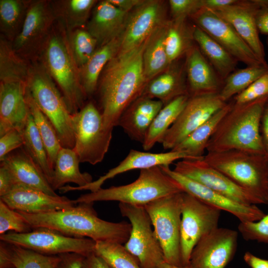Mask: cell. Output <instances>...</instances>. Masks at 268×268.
<instances>
[{"label": "cell", "instance_id": "obj_1", "mask_svg": "<svg viewBox=\"0 0 268 268\" xmlns=\"http://www.w3.org/2000/svg\"><path fill=\"white\" fill-rule=\"evenodd\" d=\"M149 38L129 51L118 52L102 72L96 92L98 109L107 129L113 130L118 126L122 114L141 95L148 83L144 72L143 55Z\"/></svg>", "mask_w": 268, "mask_h": 268}, {"label": "cell", "instance_id": "obj_2", "mask_svg": "<svg viewBox=\"0 0 268 268\" xmlns=\"http://www.w3.org/2000/svg\"><path fill=\"white\" fill-rule=\"evenodd\" d=\"M92 202L78 203L71 208L41 213L17 211L33 228H47L63 235L97 241L125 244L132 230L130 223L112 222L98 217Z\"/></svg>", "mask_w": 268, "mask_h": 268}, {"label": "cell", "instance_id": "obj_3", "mask_svg": "<svg viewBox=\"0 0 268 268\" xmlns=\"http://www.w3.org/2000/svg\"><path fill=\"white\" fill-rule=\"evenodd\" d=\"M268 97L244 104H233L210 137L207 152L238 150L266 154L261 132Z\"/></svg>", "mask_w": 268, "mask_h": 268}, {"label": "cell", "instance_id": "obj_4", "mask_svg": "<svg viewBox=\"0 0 268 268\" xmlns=\"http://www.w3.org/2000/svg\"><path fill=\"white\" fill-rule=\"evenodd\" d=\"M40 61L57 85L71 115L85 105L87 98L81 85L79 69L72 56L68 34L59 23L54 26L39 57Z\"/></svg>", "mask_w": 268, "mask_h": 268}, {"label": "cell", "instance_id": "obj_5", "mask_svg": "<svg viewBox=\"0 0 268 268\" xmlns=\"http://www.w3.org/2000/svg\"><path fill=\"white\" fill-rule=\"evenodd\" d=\"M183 192L179 184L165 173L160 166H155L140 170L137 179L130 184L101 188L96 192L80 195L74 202L76 204L117 201L144 206L161 198Z\"/></svg>", "mask_w": 268, "mask_h": 268}, {"label": "cell", "instance_id": "obj_6", "mask_svg": "<svg viewBox=\"0 0 268 268\" xmlns=\"http://www.w3.org/2000/svg\"><path fill=\"white\" fill-rule=\"evenodd\" d=\"M204 160L254 197L268 204V159L266 154L238 150L207 152Z\"/></svg>", "mask_w": 268, "mask_h": 268}, {"label": "cell", "instance_id": "obj_7", "mask_svg": "<svg viewBox=\"0 0 268 268\" xmlns=\"http://www.w3.org/2000/svg\"><path fill=\"white\" fill-rule=\"evenodd\" d=\"M27 88L37 106L54 126L62 147L73 149L72 115L56 83L39 61L31 65Z\"/></svg>", "mask_w": 268, "mask_h": 268}, {"label": "cell", "instance_id": "obj_8", "mask_svg": "<svg viewBox=\"0 0 268 268\" xmlns=\"http://www.w3.org/2000/svg\"><path fill=\"white\" fill-rule=\"evenodd\" d=\"M75 143L73 148L80 163L101 162L112 137V130L105 127L101 113L92 101L72 115Z\"/></svg>", "mask_w": 268, "mask_h": 268}, {"label": "cell", "instance_id": "obj_9", "mask_svg": "<svg viewBox=\"0 0 268 268\" xmlns=\"http://www.w3.org/2000/svg\"><path fill=\"white\" fill-rule=\"evenodd\" d=\"M182 193L161 198L144 206L162 248L165 262L177 266H183L180 247Z\"/></svg>", "mask_w": 268, "mask_h": 268}, {"label": "cell", "instance_id": "obj_10", "mask_svg": "<svg viewBox=\"0 0 268 268\" xmlns=\"http://www.w3.org/2000/svg\"><path fill=\"white\" fill-rule=\"evenodd\" d=\"M119 207L122 215L128 218L132 225L125 248L141 268H157L165 262L164 255L144 206L120 202Z\"/></svg>", "mask_w": 268, "mask_h": 268}, {"label": "cell", "instance_id": "obj_11", "mask_svg": "<svg viewBox=\"0 0 268 268\" xmlns=\"http://www.w3.org/2000/svg\"><path fill=\"white\" fill-rule=\"evenodd\" d=\"M221 211L182 193L180 247L183 266L189 265L191 253L198 242L218 227Z\"/></svg>", "mask_w": 268, "mask_h": 268}, {"label": "cell", "instance_id": "obj_12", "mask_svg": "<svg viewBox=\"0 0 268 268\" xmlns=\"http://www.w3.org/2000/svg\"><path fill=\"white\" fill-rule=\"evenodd\" d=\"M0 240L48 255L73 253L86 256L94 251L96 242L88 238L67 236L47 228H36L28 233L9 232Z\"/></svg>", "mask_w": 268, "mask_h": 268}, {"label": "cell", "instance_id": "obj_13", "mask_svg": "<svg viewBox=\"0 0 268 268\" xmlns=\"http://www.w3.org/2000/svg\"><path fill=\"white\" fill-rule=\"evenodd\" d=\"M56 20L50 2H30L22 29L12 42L14 51L32 62L39 58Z\"/></svg>", "mask_w": 268, "mask_h": 268}, {"label": "cell", "instance_id": "obj_14", "mask_svg": "<svg viewBox=\"0 0 268 268\" xmlns=\"http://www.w3.org/2000/svg\"><path fill=\"white\" fill-rule=\"evenodd\" d=\"M226 104L219 93L189 96L184 108L163 139L164 149H173Z\"/></svg>", "mask_w": 268, "mask_h": 268}, {"label": "cell", "instance_id": "obj_15", "mask_svg": "<svg viewBox=\"0 0 268 268\" xmlns=\"http://www.w3.org/2000/svg\"><path fill=\"white\" fill-rule=\"evenodd\" d=\"M196 25L221 45L237 61L247 67L263 63L233 27L214 10L202 7L192 16Z\"/></svg>", "mask_w": 268, "mask_h": 268}, {"label": "cell", "instance_id": "obj_16", "mask_svg": "<svg viewBox=\"0 0 268 268\" xmlns=\"http://www.w3.org/2000/svg\"><path fill=\"white\" fill-rule=\"evenodd\" d=\"M173 170L238 202L245 204H260L251 195L210 165L204 157L179 160Z\"/></svg>", "mask_w": 268, "mask_h": 268}, {"label": "cell", "instance_id": "obj_17", "mask_svg": "<svg viewBox=\"0 0 268 268\" xmlns=\"http://www.w3.org/2000/svg\"><path fill=\"white\" fill-rule=\"evenodd\" d=\"M238 236L236 230L217 227L198 242L189 265L192 268H225L236 253Z\"/></svg>", "mask_w": 268, "mask_h": 268}, {"label": "cell", "instance_id": "obj_18", "mask_svg": "<svg viewBox=\"0 0 268 268\" xmlns=\"http://www.w3.org/2000/svg\"><path fill=\"white\" fill-rule=\"evenodd\" d=\"M160 167L179 184L184 192L204 203L232 214L240 222L257 221L266 214L256 205L238 202L176 172L171 169L169 166H160Z\"/></svg>", "mask_w": 268, "mask_h": 268}, {"label": "cell", "instance_id": "obj_19", "mask_svg": "<svg viewBox=\"0 0 268 268\" xmlns=\"http://www.w3.org/2000/svg\"><path fill=\"white\" fill-rule=\"evenodd\" d=\"M165 7L161 1L144 0L129 16L121 35L119 52H126L140 45L165 24Z\"/></svg>", "mask_w": 268, "mask_h": 268}, {"label": "cell", "instance_id": "obj_20", "mask_svg": "<svg viewBox=\"0 0 268 268\" xmlns=\"http://www.w3.org/2000/svg\"><path fill=\"white\" fill-rule=\"evenodd\" d=\"M185 159H194L187 153L170 150L164 153H151L131 149L127 156L116 167L110 169L97 180L85 186H65L60 189L62 193L74 191H90L94 192L101 188L102 185L108 179L127 171L149 168L155 166H169L175 161Z\"/></svg>", "mask_w": 268, "mask_h": 268}, {"label": "cell", "instance_id": "obj_21", "mask_svg": "<svg viewBox=\"0 0 268 268\" xmlns=\"http://www.w3.org/2000/svg\"><path fill=\"white\" fill-rule=\"evenodd\" d=\"M259 8L255 0H239L234 4L214 11L233 27L263 63L267 64L256 21Z\"/></svg>", "mask_w": 268, "mask_h": 268}, {"label": "cell", "instance_id": "obj_22", "mask_svg": "<svg viewBox=\"0 0 268 268\" xmlns=\"http://www.w3.org/2000/svg\"><path fill=\"white\" fill-rule=\"evenodd\" d=\"M10 208L28 213H41L61 210L75 206L74 200L66 196H53L21 184L16 185L0 197Z\"/></svg>", "mask_w": 268, "mask_h": 268}, {"label": "cell", "instance_id": "obj_23", "mask_svg": "<svg viewBox=\"0 0 268 268\" xmlns=\"http://www.w3.org/2000/svg\"><path fill=\"white\" fill-rule=\"evenodd\" d=\"M27 83L0 82V136L12 130L23 132L29 115Z\"/></svg>", "mask_w": 268, "mask_h": 268}, {"label": "cell", "instance_id": "obj_24", "mask_svg": "<svg viewBox=\"0 0 268 268\" xmlns=\"http://www.w3.org/2000/svg\"><path fill=\"white\" fill-rule=\"evenodd\" d=\"M129 16L108 0L100 1L93 9L85 29L96 40L98 48L121 36Z\"/></svg>", "mask_w": 268, "mask_h": 268}, {"label": "cell", "instance_id": "obj_25", "mask_svg": "<svg viewBox=\"0 0 268 268\" xmlns=\"http://www.w3.org/2000/svg\"><path fill=\"white\" fill-rule=\"evenodd\" d=\"M163 106L160 100L140 96L123 112L118 126L131 139L142 144L152 121Z\"/></svg>", "mask_w": 268, "mask_h": 268}, {"label": "cell", "instance_id": "obj_26", "mask_svg": "<svg viewBox=\"0 0 268 268\" xmlns=\"http://www.w3.org/2000/svg\"><path fill=\"white\" fill-rule=\"evenodd\" d=\"M0 164L8 169L16 184L36 189L50 195H58L23 146L7 154L0 160Z\"/></svg>", "mask_w": 268, "mask_h": 268}, {"label": "cell", "instance_id": "obj_27", "mask_svg": "<svg viewBox=\"0 0 268 268\" xmlns=\"http://www.w3.org/2000/svg\"><path fill=\"white\" fill-rule=\"evenodd\" d=\"M186 67L189 96L219 92L221 79L198 47L187 52Z\"/></svg>", "mask_w": 268, "mask_h": 268}, {"label": "cell", "instance_id": "obj_28", "mask_svg": "<svg viewBox=\"0 0 268 268\" xmlns=\"http://www.w3.org/2000/svg\"><path fill=\"white\" fill-rule=\"evenodd\" d=\"M60 255L48 256L2 241L0 242V268H55Z\"/></svg>", "mask_w": 268, "mask_h": 268}, {"label": "cell", "instance_id": "obj_29", "mask_svg": "<svg viewBox=\"0 0 268 268\" xmlns=\"http://www.w3.org/2000/svg\"><path fill=\"white\" fill-rule=\"evenodd\" d=\"M121 37L98 48L86 64L79 69L81 85L87 98L96 92L103 70L119 52Z\"/></svg>", "mask_w": 268, "mask_h": 268}, {"label": "cell", "instance_id": "obj_30", "mask_svg": "<svg viewBox=\"0 0 268 268\" xmlns=\"http://www.w3.org/2000/svg\"><path fill=\"white\" fill-rule=\"evenodd\" d=\"M193 40L220 79L234 71L237 61L221 45L197 25L192 28Z\"/></svg>", "mask_w": 268, "mask_h": 268}, {"label": "cell", "instance_id": "obj_31", "mask_svg": "<svg viewBox=\"0 0 268 268\" xmlns=\"http://www.w3.org/2000/svg\"><path fill=\"white\" fill-rule=\"evenodd\" d=\"M79 163L78 157L73 149L62 147L56 158L51 184L54 191L59 190L68 183L81 187L92 182V177L89 173L80 172Z\"/></svg>", "mask_w": 268, "mask_h": 268}, {"label": "cell", "instance_id": "obj_32", "mask_svg": "<svg viewBox=\"0 0 268 268\" xmlns=\"http://www.w3.org/2000/svg\"><path fill=\"white\" fill-rule=\"evenodd\" d=\"M183 95H189L188 87L180 70L173 68L149 81L140 96L157 98L164 105Z\"/></svg>", "mask_w": 268, "mask_h": 268}, {"label": "cell", "instance_id": "obj_33", "mask_svg": "<svg viewBox=\"0 0 268 268\" xmlns=\"http://www.w3.org/2000/svg\"><path fill=\"white\" fill-rule=\"evenodd\" d=\"M232 106L227 103L171 150L184 152L194 159L203 158L210 137Z\"/></svg>", "mask_w": 268, "mask_h": 268}, {"label": "cell", "instance_id": "obj_34", "mask_svg": "<svg viewBox=\"0 0 268 268\" xmlns=\"http://www.w3.org/2000/svg\"><path fill=\"white\" fill-rule=\"evenodd\" d=\"M189 98V95H181L163 106L152 121L142 143L144 150H149L157 143H162L166 133L186 106Z\"/></svg>", "mask_w": 268, "mask_h": 268}, {"label": "cell", "instance_id": "obj_35", "mask_svg": "<svg viewBox=\"0 0 268 268\" xmlns=\"http://www.w3.org/2000/svg\"><path fill=\"white\" fill-rule=\"evenodd\" d=\"M94 0H67L50 2L56 19L67 31L86 26L90 13L96 4Z\"/></svg>", "mask_w": 268, "mask_h": 268}, {"label": "cell", "instance_id": "obj_36", "mask_svg": "<svg viewBox=\"0 0 268 268\" xmlns=\"http://www.w3.org/2000/svg\"><path fill=\"white\" fill-rule=\"evenodd\" d=\"M168 24L157 29L149 38L143 55L144 72L148 82L170 65L164 46Z\"/></svg>", "mask_w": 268, "mask_h": 268}, {"label": "cell", "instance_id": "obj_37", "mask_svg": "<svg viewBox=\"0 0 268 268\" xmlns=\"http://www.w3.org/2000/svg\"><path fill=\"white\" fill-rule=\"evenodd\" d=\"M13 50L12 43L0 38V82L21 81L27 83L31 65Z\"/></svg>", "mask_w": 268, "mask_h": 268}, {"label": "cell", "instance_id": "obj_38", "mask_svg": "<svg viewBox=\"0 0 268 268\" xmlns=\"http://www.w3.org/2000/svg\"><path fill=\"white\" fill-rule=\"evenodd\" d=\"M26 100L30 114L46 148L50 167L54 172L57 155L62 147L57 132L49 120L37 106L27 88Z\"/></svg>", "mask_w": 268, "mask_h": 268}, {"label": "cell", "instance_id": "obj_39", "mask_svg": "<svg viewBox=\"0 0 268 268\" xmlns=\"http://www.w3.org/2000/svg\"><path fill=\"white\" fill-rule=\"evenodd\" d=\"M30 1L0 0V27L1 36L11 42L20 33Z\"/></svg>", "mask_w": 268, "mask_h": 268}, {"label": "cell", "instance_id": "obj_40", "mask_svg": "<svg viewBox=\"0 0 268 268\" xmlns=\"http://www.w3.org/2000/svg\"><path fill=\"white\" fill-rule=\"evenodd\" d=\"M22 134L24 140L22 146L42 171L51 185L53 170L50 167L45 145L30 113Z\"/></svg>", "mask_w": 268, "mask_h": 268}, {"label": "cell", "instance_id": "obj_41", "mask_svg": "<svg viewBox=\"0 0 268 268\" xmlns=\"http://www.w3.org/2000/svg\"><path fill=\"white\" fill-rule=\"evenodd\" d=\"M268 72V64L247 67L233 71L225 79L219 92L220 98L226 102Z\"/></svg>", "mask_w": 268, "mask_h": 268}, {"label": "cell", "instance_id": "obj_42", "mask_svg": "<svg viewBox=\"0 0 268 268\" xmlns=\"http://www.w3.org/2000/svg\"><path fill=\"white\" fill-rule=\"evenodd\" d=\"M185 20H173L168 24L164 43L170 64L192 47L190 40L193 39L192 32L189 33L186 29Z\"/></svg>", "mask_w": 268, "mask_h": 268}, {"label": "cell", "instance_id": "obj_43", "mask_svg": "<svg viewBox=\"0 0 268 268\" xmlns=\"http://www.w3.org/2000/svg\"><path fill=\"white\" fill-rule=\"evenodd\" d=\"M94 253L103 259L111 268H141L136 260L122 244L97 241Z\"/></svg>", "mask_w": 268, "mask_h": 268}, {"label": "cell", "instance_id": "obj_44", "mask_svg": "<svg viewBox=\"0 0 268 268\" xmlns=\"http://www.w3.org/2000/svg\"><path fill=\"white\" fill-rule=\"evenodd\" d=\"M67 32L72 56L79 69L86 64L98 49L97 42L83 28Z\"/></svg>", "mask_w": 268, "mask_h": 268}, {"label": "cell", "instance_id": "obj_45", "mask_svg": "<svg viewBox=\"0 0 268 268\" xmlns=\"http://www.w3.org/2000/svg\"><path fill=\"white\" fill-rule=\"evenodd\" d=\"M33 229L17 211L10 208L0 199V235L8 231L18 233H28Z\"/></svg>", "mask_w": 268, "mask_h": 268}, {"label": "cell", "instance_id": "obj_46", "mask_svg": "<svg viewBox=\"0 0 268 268\" xmlns=\"http://www.w3.org/2000/svg\"><path fill=\"white\" fill-rule=\"evenodd\" d=\"M238 229L246 241H256L268 244V213L257 221L240 222Z\"/></svg>", "mask_w": 268, "mask_h": 268}, {"label": "cell", "instance_id": "obj_47", "mask_svg": "<svg viewBox=\"0 0 268 268\" xmlns=\"http://www.w3.org/2000/svg\"><path fill=\"white\" fill-rule=\"evenodd\" d=\"M268 97V72L234 96L236 105H244Z\"/></svg>", "mask_w": 268, "mask_h": 268}, {"label": "cell", "instance_id": "obj_48", "mask_svg": "<svg viewBox=\"0 0 268 268\" xmlns=\"http://www.w3.org/2000/svg\"><path fill=\"white\" fill-rule=\"evenodd\" d=\"M173 20H184L192 16L203 7L202 0H170Z\"/></svg>", "mask_w": 268, "mask_h": 268}, {"label": "cell", "instance_id": "obj_49", "mask_svg": "<svg viewBox=\"0 0 268 268\" xmlns=\"http://www.w3.org/2000/svg\"><path fill=\"white\" fill-rule=\"evenodd\" d=\"M24 144L23 134L12 130L0 136V161L9 153L22 147Z\"/></svg>", "mask_w": 268, "mask_h": 268}, {"label": "cell", "instance_id": "obj_50", "mask_svg": "<svg viewBox=\"0 0 268 268\" xmlns=\"http://www.w3.org/2000/svg\"><path fill=\"white\" fill-rule=\"evenodd\" d=\"M59 255L61 261L55 268H81L84 256L73 253Z\"/></svg>", "mask_w": 268, "mask_h": 268}, {"label": "cell", "instance_id": "obj_51", "mask_svg": "<svg viewBox=\"0 0 268 268\" xmlns=\"http://www.w3.org/2000/svg\"><path fill=\"white\" fill-rule=\"evenodd\" d=\"M17 185L8 169L0 166V197L9 193Z\"/></svg>", "mask_w": 268, "mask_h": 268}, {"label": "cell", "instance_id": "obj_52", "mask_svg": "<svg viewBox=\"0 0 268 268\" xmlns=\"http://www.w3.org/2000/svg\"><path fill=\"white\" fill-rule=\"evenodd\" d=\"M81 268H111L101 257L94 252L84 256Z\"/></svg>", "mask_w": 268, "mask_h": 268}, {"label": "cell", "instance_id": "obj_53", "mask_svg": "<svg viewBox=\"0 0 268 268\" xmlns=\"http://www.w3.org/2000/svg\"><path fill=\"white\" fill-rule=\"evenodd\" d=\"M256 21L259 33L268 34V7L259 8Z\"/></svg>", "mask_w": 268, "mask_h": 268}, {"label": "cell", "instance_id": "obj_54", "mask_svg": "<svg viewBox=\"0 0 268 268\" xmlns=\"http://www.w3.org/2000/svg\"><path fill=\"white\" fill-rule=\"evenodd\" d=\"M261 135L266 154L268 159V101L266 103L261 121Z\"/></svg>", "mask_w": 268, "mask_h": 268}, {"label": "cell", "instance_id": "obj_55", "mask_svg": "<svg viewBox=\"0 0 268 268\" xmlns=\"http://www.w3.org/2000/svg\"><path fill=\"white\" fill-rule=\"evenodd\" d=\"M243 259L251 268H268V260L260 258L251 252H246Z\"/></svg>", "mask_w": 268, "mask_h": 268}, {"label": "cell", "instance_id": "obj_56", "mask_svg": "<svg viewBox=\"0 0 268 268\" xmlns=\"http://www.w3.org/2000/svg\"><path fill=\"white\" fill-rule=\"evenodd\" d=\"M112 4L127 12L141 4L144 0H108Z\"/></svg>", "mask_w": 268, "mask_h": 268}, {"label": "cell", "instance_id": "obj_57", "mask_svg": "<svg viewBox=\"0 0 268 268\" xmlns=\"http://www.w3.org/2000/svg\"><path fill=\"white\" fill-rule=\"evenodd\" d=\"M238 1L237 0H202V3L203 7L214 10L234 4Z\"/></svg>", "mask_w": 268, "mask_h": 268}, {"label": "cell", "instance_id": "obj_58", "mask_svg": "<svg viewBox=\"0 0 268 268\" xmlns=\"http://www.w3.org/2000/svg\"><path fill=\"white\" fill-rule=\"evenodd\" d=\"M157 268H192V267L190 265L184 266H177L164 262Z\"/></svg>", "mask_w": 268, "mask_h": 268}, {"label": "cell", "instance_id": "obj_59", "mask_svg": "<svg viewBox=\"0 0 268 268\" xmlns=\"http://www.w3.org/2000/svg\"><path fill=\"white\" fill-rule=\"evenodd\" d=\"M267 44L268 45V38L267 39Z\"/></svg>", "mask_w": 268, "mask_h": 268}, {"label": "cell", "instance_id": "obj_60", "mask_svg": "<svg viewBox=\"0 0 268 268\" xmlns=\"http://www.w3.org/2000/svg\"></svg>", "mask_w": 268, "mask_h": 268}]
</instances>
